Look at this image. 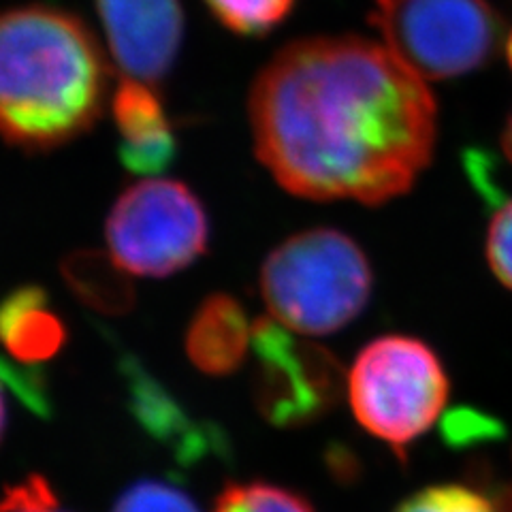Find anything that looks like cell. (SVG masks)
<instances>
[{"instance_id": "3", "label": "cell", "mask_w": 512, "mask_h": 512, "mask_svg": "<svg viewBox=\"0 0 512 512\" xmlns=\"http://www.w3.org/2000/svg\"><path fill=\"white\" fill-rule=\"evenodd\" d=\"M374 288L372 265L338 229L301 231L274 248L261 267V293L278 323L329 335L350 325Z\"/></svg>"}, {"instance_id": "9", "label": "cell", "mask_w": 512, "mask_h": 512, "mask_svg": "<svg viewBox=\"0 0 512 512\" xmlns=\"http://www.w3.org/2000/svg\"><path fill=\"white\" fill-rule=\"evenodd\" d=\"M124 79L154 86L178 58L184 37L180 0H94Z\"/></svg>"}, {"instance_id": "12", "label": "cell", "mask_w": 512, "mask_h": 512, "mask_svg": "<svg viewBox=\"0 0 512 512\" xmlns=\"http://www.w3.org/2000/svg\"><path fill=\"white\" fill-rule=\"evenodd\" d=\"M122 374L137 421L154 438L175 444V451L188 457L207 451L210 438L205 431L190 421L175 399L148 372H143L137 361H124Z\"/></svg>"}, {"instance_id": "19", "label": "cell", "mask_w": 512, "mask_h": 512, "mask_svg": "<svg viewBox=\"0 0 512 512\" xmlns=\"http://www.w3.org/2000/svg\"><path fill=\"white\" fill-rule=\"evenodd\" d=\"M0 512H64L54 489L41 476H28L7 489Z\"/></svg>"}, {"instance_id": "8", "label": "cell", "mask_w": 512, "mask_h": 512, "mask_svg": "<svg viewBox=\"0 0 512 512\" xmlns=\"http://www.w3.org/2000/svg\"><path fill=\"white\" fill-rule=\"evenodd\" d=\"M64 342L67 329L43 288H15L0 301V382L39 416L52 412L41 363L56 357Z\"/></svg>"}, {"instance_id": "11", "label": "cell", "mask_w": 512, "mask_h": 512, "mask_svg": "<svg viewBox=\"0 0 512 512\" xmlns=\"http://www.w3.org/2000/svg\"><path fill=\"white\" fill-rule=\"evenodd\" d=\"M252 348V325L242 303L231 295L203 301L188 327V359L210 376H229L244 363Z\"/></svg>"}, {"instance_id": "5", "label": "cell", "mask_w": 512, "mask_h": 512, "mask_svg": "<svg viewBox=\"0 0 512 512\" xmlns=\"http://www.w3.org/2000/svg\"><path fill=\"white\" fill-rule=\"evenodd\" d=\"M370 22L421 79L485 67L502 39V22L485 0H376Z\"/></svg>"}, {"instance_id": "6", "label": "cell", "mask_w": 512, "mask_h": 512, "mask_svg": "<svg viewBox=\"0 0 512 512\" xmlns=\"http://www.w3.org/2000/svg\"><path fill=\"white\" fill-rule=\"evenodd\" d=\"M111 256L135 276L165 278L195 263L210 242L201 201L175 180L128 188L107 218Z\"/></svg>"}, {"instance_id": "20", "label": "cell", "mask_w": 512, "mask_h": 512, "mask_svg": "<svg viewBox=\"0 0 512 512\" xmlns=\"http://www.w3.org/2000/svg\"><path fill=\"white\" fill-rule=\"evenodd\" d=\"M502 148H504L506 156L510 158V163H512V114H510V118H508V122H506V126H504V133H502Z\"/></svg>"}, {"instance_id": "16", "label": "cell", "mask_w": 512, "mask_h": 512, "mask_svg": "<svg viewBox=\"0 0 512 512\" xmlns=\"http://www.w3.org/2000/svg\"><path fill=\"white\" fill-rule=\"evenodd\" d=\"M205 5L237 35H265L291 13L295 0H205Z\"/></svg>"}, {"instance_id": "4", "label": "cell", "mask_w": 512, "mask_h": 512, "mask_svg": "<svg viewBox=\"0 0 512 512\" xmlns=\"http://www.w3.org/2000/svg\"><path fill=\"white\" fill-rule=\"evenodd\" d=\"M346 389L357 423L404 461L408 448L440 419L451 382L429 344L382 335L359 352Z\"/></svg>"}, {"instance_id": "22", "label": "cell", "mask_w": 512, "mask_h": 512, "mask_svg": "<svg viewBox=\"0 0 512 512\" xmlns=\"http://www.w3.org/2000/svg\"><path fill=\"white\" fill-rule=\"evenodd\" d=\"M506 52H508V62H510V67H512V32L508 35V43H506Z\"/></svg>"}, {"instance_id": "14", "label": "cell", "mask_w": 512, "mask_h": 512, "mask_svg": "<svg viewBox=\"0 0 512 512\" xmlns=\"http://www.w3.org/2000/svg\"><path fill=\"white\" fill-rule=\"evenodd\" d=\"M212 512H316V508L306 495L293 489L265 480H250L224 487Z\"/></svg>"}, {"instance_id": "7", "label": "cell", "mask_w": 512, "mask_h": 512, "mask_svg": "<svg viewBox=\"0 0 512 512\" xmlns=\"http://www.w3.org/2000/svg\"><path fill=\"white\" fill-rule=\"evenodd\" d=\"M252 352L256 408L274 427L312 425L340 404L348 376L327 346L297 338L276 318H259Z\"/></svg>"}, {"instance_id": "10", "label": "cell", "mask_w": 512, "mask_h": 512, "mask_svg": "<svg viewBox=\"0 0 512 512\" xmlns=\"http://www.w3.org/2000/svg\"><path fill=\"white\" fill-rule=\"evenodd\" d=\"M114 120L120 131L122 165L139 175H158L171 167L178 141L154 86L124 79L114 96Z\"/></svg>"}, {"instance_id": "18", "label": "cell", "mask_w": 512, "mask_h": 512, "mask_svg": "<svg viewBox=\"0 0 512 512\" xmlns=\"http://www.w3.org/2000/svg\"><path fill=\"white\" fill-rule=\"evenodd\" d=\"M487 261L493 276L512 291V199L500 205L489 222Z\"/></svg>"}, {"instance_id": "21", "label": "cell", "mask_w": 512, "mask_h": 512, "mask_svg": "<svg viewBox=\"0 0 512 512\" xmlns=\"http://www.w3.org/2000/svg\"><path fill=\"white\" fill-rule=\"evenodd\" d=\"M5 427H7V410H5L3 391H0V440L5 436Z\"/></svg>"}, {"instance_id": "2", "label": "cell", "mask_w": 512, "mask_h": 512, "mask_svg": "<svg viewBox=\"0 0 512 512\" xmlns=\"http://www.w3.org/2000/svg\"><path fill=\"white\" fill-rule=\"evenodd\" d=\"M109 67L77 15L24 5L0 13V137L22 150H52L101 118Z\"/></svg>"}, {"instance_id": "17", "label": "cell", "mask_w": 512, "mask_h": 512, "mask_svg": "<svg viewBox=\"0 0 512 512\" xmlns=\"http://www.w3.org/2000/svg\"><path fill=\"white\" fill-rule=\"evenodd\" d=\"M111 512H201L180 489L158 480H141L126 489Z\"/></svg>"}, {"instance_id": "13", "label": "cell", "mask_w": 512, "mask_h": 512, "mask_svg": "<svg viewBox=\"0 0 512 512\" xmlns=\"http://www.w3.org/2000/svg\"><path fill=\"white\" fill-rule=\"evenodd\" d=\"M62 278L73 295L101 314L118 316L135 306V286L126 269L105 252L79 250L62 261Z\"/></svg>"}, {"instance_id": "1", "label": "cell", "mask_w": 512, "mask_h": 512, "mask_svg": "<svg viewBox=\"0 0 512 512\" xmlns=\"http://www.w3.org/2000/svg\"><path fill=\"white\" fill-rule=\"evenodd\" d=\"M256 156L301 199L382 205L434 158L436 99L387 45L361 37L288 43L250 92Z\"/></svg>"}, {"instance_id": "15", "label": "cell", "mask_w": 512, "mask_h": 512, "mask_svg": "<svg viewBox=\"0 0 512 512\" xmlns=\"http://www.w3.org/2000/svg\"><path fill=\"white\" fill-rule=\"evenodd\" d=\"M393 512H502V508L476 485L444 483L408 495Z\"/></svg>"}]
</instances>
